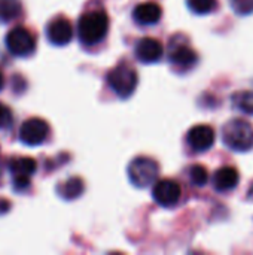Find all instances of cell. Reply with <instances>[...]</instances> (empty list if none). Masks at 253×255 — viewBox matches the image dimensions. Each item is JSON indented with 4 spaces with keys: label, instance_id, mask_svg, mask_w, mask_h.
I'll use <instances>...</instances> for the list:
<instances>
[{
    "label": "cell",
    "instance_id": "1",
    "mask_svg": "<svg viewBox=\"0 0 253 255\" xmlns=\"http://www.w3.org/2000/svg\"><path fill=\"white\" fill-rule=\"evenodd\" d=\"M109 28V18L103 10L86 12L79 18L78 22V36L85 45L98 43L106 34Z\"/></svg>",
    "mask_w": 253,
    "mask_h": 255
},
{
    "label": "cell",
    "instance_id": "2",
    "mask_svg": "<svg viewBox=\"0 0 253 255\" xmlns=\"http://www.w3.org/2000/svg\"><path fill=\"white\" fill-rule=\"evenodd\" d=\"M224 143L237 152H248L253 148V127L243 120H231L222 127Z\"/></svg>",
    "mask_w": 253,
    "mask_h": 255
},
{
    "label": "cell",
    "instance_id": "3",
    "mask_svg": "<svg viewBox=\"0 0 253 255\" xmlns=\"http://www.w3.org/2000/svg\"><path fill=\"white\" fill-rule=\"evenodd\" d=\"M158 163L148 157H137L128 164V179L137 188H148L157 182Z\"/></svg>",
    "mask_w": 253,
    "mask_h": 255
},
{
    "label": "cell",
    "instance_id": "4",
    "mask_svg": "<svg viewBox=\"0 0 253 255\" xmlns=\"http://www.w3.org/2000/svg\"><path fill=\"white\" fill-rule=\"evenodd\" d=\"M137 82V72L128 64H118L107 73V84L121 99H128L136 91Z\"/></svg>",
    "mask_w": 253,
    "mask_h": 255
},
{
    "label": "cell",
    "instance_id": "5",
    "mask_svg": "<svg viewBox=\"0 0 253 255\" xmlns=\"http://www.w3.org/2000/svg\"><path fill=\"white\" fill-rule=\"evenodd\" d=\"M6 46L16 57H27L36 48L34 36L25 27H15L6 34Z\"/></svg>",
    "mask_w": 253,
    "mask_h": 255
},
{
    "label": "cell",
    "instance_id": "6",
    "mask_svg": "<svg viewBox=\"0 0 253 255\" xmlns=\"http://www.w3.org/2000/svg\"><path fill=\"white\" fill-rule=\"evenodd\" d=\"M49 134V126L45 120L30 118L19 127V140L28 146H37L46 140Z\"/></svg>",
    "mask_w": 253,
    "mask_h": 255
},
{
    "label": "cell",
    "instance_id": "7",
    "mask_svg": "<svg viewBox=\"0 0 253 255\" xmlns=\"http://www.w3.org/2000/svg\"><path fill=\"white\" fill-rule=\"evenodd\" d=\"M152 196L158 205H161L164 208H171V206L179 203L180 196H182V190L176 181L163 179V181H158L157 184H154Z\"/></svg>",
    "mask_w": 253,
    "mask_h": 255
},
{
    "label": "cell",
    "instance_id": "8",
    "mask_svg": "<svg viewBox=\"0 0 253 255\" xmlns=\"http://www.w3.org/2000/svg\"><path fill=\"white\" fill-rule=\"evenodd\" d=\"M9 167L13 175V187L18 191V190H25L30 185V176L36 172L37 163L34 158L21 157V158H15Z\"/></svg>",
    "mask_w": 253,
    "mask_h": 255
},
{
    "label": "cell",
    "instance_id": "9",
    "mask_svg": "<svg viewBox=\"0 0 253 255\" xmlns=\"http://www.w3.org/2000/svg\"><path fill=\"white\" fill-rule=\"evenodd\" d=\"M215 130L210 126L206 124H200L192 127L188 131L186 140L188 145L195 151V152H204L207 149H210L215 143Z\"/></svg>",
    "mask_w": 253,
    "mask_h": 255
},
{
    "label": "cell",
    "instance_id": "10",
    "mask_svg": "<svg viewBox=\"0 0 253 255\" xmlns=\"http://www.w3.org/2000/svg\"><path fill=\"white\" fill-rule=\"evenodd\" d=\"M46 36H48L49 42L54 45H58V46L67 45L73 37L72 22L63 16L52 19L46 27Z\"/></svg>",
    "mask_w": 253,
    "mask_h": 255
},
{
    "label": "cell",
    "instance_id": "11",
    "mask_svg": "<svg viewBox=\"0 0 253 255\" xmlns=\"http://www.w3.org/2000/svg\"><path fill=\"white\" fill-rule=\"evenodd\" d=\"M163 54H164L163 43L154 37L140 39L136 45V57L142 63H146V64L157 63L163 58Z\"/></svg>",
    "mask_w": 253,
    "mask_h": 255
},
{
    "label": "cell",
    "instance_id": "12",
    "mask_svg": "<svg viewBox=\"0 0 253 255\" xmlns=\"http://www.w3.org/2000/svg\"><path fill=\"white\" fill-rule=\"evenodd\" d=\"M163 15V9L158 3L154 1H146V3H140L139 6H136L133 16L134 19L142 24V25H152L157 24L161 19Z\"/></svg>",
    "mask_w": 253,
    "mask_h": 255
},
{
    "label": "cell",
    "instance_id": "13",
    "mask_svg": "<svg viewBox=\"0 0 253 255\" xmlns=\"http://www.w3.org/2000/svg\"><path fill=\"white\" fill-rule=\"evenodd\" d=\"M198 61V57L194 49H191L188 45H179L170 52V63L180 70L191 69Z\"/></svg>",
    "mask_w": 253,
    "mask_h": 255
},
{
    "label": "cell",
    "instance_id": "14",
    "mask_svg": "<svg viewBox=\"0 0 253 255\" xmlns=\"http://www.w3.org/2000/svg\"><path fill=\"white\" fill-rule=\"evenodd\" d=\"M239 179H240V176H239L237 169L231 167V166H227V167H221L215 173L213 184H215V188L218 191H230V190L237 187Z\"/></svg>",
    "mask_w": 253,
    "mask_h": 255
},
{
    "label": "cell",
    "instance_id": "15",
    "mask_svg": "<svg viewBox=\"0 0 253 255\" xmlns=\"http://www.w3.org/2000/svg\"><path fill=\"white\" fill-rule=\"evenodd\" d=\"M84 181L81 178H70L58 187V194L66 200H75L84 193Z\"/></svg>",
    "mask_w": 253,
    "mask_h": 255
},
{
    "label": "cell",
    "instance_id": "16",
    "mask_svg": "<svg viewBox=\"0 0 253 255\" xmlns=\"http://www.w3.org/2000/svg\"><path fill=\"white\" fill-rule=\"evenodd\" d=\"M22 10L19 0H0V21L9 22L15 19Z\"/></svg>",
    "mask_w": 253,
    "mask_h": 255
},
{
    "label": "cell",
    "instance_id": "17",
    "mask_svg": "<svg viewBox=\"0 0 253 255\" xmlns=\"http://www.w3.org/2000/svg\"><path fill=\"white\" fill-rule=\"evenodd\" d=\"M236 109L246 115H253V91H239L231 97Z\"/></svg>",
    "mask_w": 253,
    "mask_h": 255
},
{
    "label": "cell",
    "instance_id": "18",
    "mask_svg": "<svg viewBox=\"0 0 253 255\" xmlns=\"http://www.w3.org/2000/svg\"><path fill=\"white\" fill-rule=\"evenodd\" d=\"M188 6L192 12L198 15H206L210 13L216 7V0H186Z\"/></svg>",
    "mask_w": 253,
    "mask_h": 255
},
{
    "label": "cell",
    "instance_id": "19",
    "mask_svg": "<svg viewBox=\"0 0 253 255\" xmlns=\"http://www.w3.org/2000/svg\"><path fill=\"white\" fill-rule=\"evenodd\" d=\"M189 176H191V182H192L194 185H197V187H203V185H206L207 181H209V173H207L206 167H203V166H200V164L191 167Z\"/></svg>",
    "mask_w": 253,
    "mask_h": 255
},
{
    "label": "cell",
    "instance_id": "20",
    "mask_svg": "<svg viewBox=\"0 0 253 255\" xmlns=\"http://www.w3.org/2000/svg\"><path fill=\"white\" fill-rule=\"evenodd\" d=\"M233 1V6L236 9V12L239 13H251L253 12V0H231Z\"/></svg>",
    "mask_w": 253,
    "mask_h": 255
},
{
    "label": "cell",
    "instance_id": "21",
    "mask_svg": "<svg viewBox=\"0 0 253 255\" xmlns=\"http://www.w3.org/2000/svg\"><path fill=\"white\" fill-rule=\"evenodd\" d=\"M12 121H13V118H12L10 111H9L4 105L0 103V128H7V127H10V126H12Z\"/></svg>",
    "mask_w": 253,
    "mask_h": 255
},
{
    "label": "cell",
    "instance_id": "22",
    "mask_svg": "<svg viewBox=\"0 0 253 255\" xmlns=\"http://www.w3.org/2000/svg\"><path fill=\"white\" fill-rule=\"evenodd\" d=\"M3 85H4V78H3V73H1V70H0V90L3 88Z\"/></svg>",
    "mask_w": 253,
    "mask_h": 255
}]
</instances>
